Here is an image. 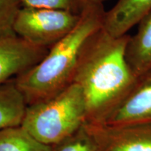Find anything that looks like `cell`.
Instances as JSON below:
<instances>
[{"mask_svg": "<svg viewBox=\"0 0 151 151\" xmlns=\"http://www.w3.org/2000/svg\"><path fill=\"white\" fill-rule=\"evenodd\" d=\"M83 92L72 83L49 99L27 105L20 125L37 140L54 146L86 122Z\"/></svg>", "mask_w": 151, "mask_h": 151, "instance_id": "3957f363", "label": "cell"}, {"mask_svg": "<svg viewBox=\"0 0 151 151\" xmlns=\"http://www.w3.org/2000/svg\"><path fill=\"white\" fill-rule=\"evenodd\" d=\"M27 106L14 79L0 85V129L20 125Z\"/></svg>", "mask_w": 151, "mask_h": 151, "instance_id": "30bf717a", "label": "cell"}, {"mask_svg": "<svg viewBox=\"0 0 151 151\" xmlns=\"http://www.w3.org/2000/svg\"><path fill=\"white\" fill-rule=\"evenodd\" d=\"M48 50L18 37L0 41V85L35 66L46 55Z\"/></svg>", "mask_w": 151, "mask_h": 151, "instance_id": "52a82bcc", "label": "cell"}, {"mask_svg": "<svg viewBox=\"0 0 151 151\" xmlns=\"http://www.w3.org/2000/svg\"><path fill=\"white\" fill-rule=\"evenodd\" d=\"M126 48L128 65L137 77L151 70V9L141 19Z\"/></svg>", "mask_w": 151, "mask_h": 151, "instance_id": "9c48e42d", "label": "cell"}, {"mask_svg": "<svg viewBox=\"0 0 151 151\" xmlns=\"http://www.w3.org/2000/svg\"><path fill=\"white\" fill-rule=\"evenodd\" d=\"M108 0H76L79 9L81 11L84 7L93 4H103L104 2Z\"/></svg>", "mask_w": 151, "mask_h": 151, "instance_id": "9a60e30c", "label": "cell"}, {"mask_svg": "<svg viewBox=\"0 0 151 151\" xmlns=\"http://www.w3.org/2000/svg\"><path fill=\"white\" fill-rule=\"evenodd\" d=\"M129 38L113 37L102 27L83 47L73 83L83 92L86 122L102 123L137 82L125 57Z\"/></svg>", "mask_w": 151, "mask_h": 151, "instance_id": "6da1fadb", "label": "cell"}, {"mask_svg": "<svg viewBox=\"0 0 151 151\" xmlns=\"http://www.w3.org/2000/svg\"><path fill=\"white\" fill-rule=\"evenodd\" d=\"M20 7L19 0H0V41L18 37L14 24Z\"/></svg>", "mask_w": 151, "mask_h": 151, "instance_id": "4fadbf2b", "label": "cell"}, {"mask_svg": "<svg viewBox=\"0 0 151 151\" xmlns=\"http://www.w3.org/2000/svg\"><path fill=\"white\" fill-rule=\"evenodd\" d=\"M0 151H52V146L37 140L18 125L0 129Z\"/></svg>", "mask_w": 151, "mask_h": 151, "instance_id": "8fae6325", "label": "cell"}, {"mask_svg": "<svg viewBox=\"0 0 151 151\" xmlns=\"http://www.w3.org/2000/svg\"><path fill=\"white\" fill-rule=\"evenodd\" d=\"M52 151H101L86 122L72 134L52 146Z\"/></svg>", "mask_w": 151, "mask_h": 151, "instance_id": "7c38bea8", "label": "cell"}, {"mask_svg": "<svg viewBox=\"0 0 151 151\" xmlns=\"http://www.w3.org/2000/svg\"><path fill=\"white\" fill-rule=\"evenodd\" d=\"M105 13L103 4L84 7L70 32L50 47L39 63L14 78L27 105L53 97L72 83L83 47L103 27Z\"/></svg>", "mask_w": 151, "mask_h": 151, "instance_id": "7a4b0ae2", "label": "cell"}, {"mask_svg": "<svg viewBox=\"0 0 151 151\" xmlns=\"http://www.w3.org/2000/svg\"><path fill=\"white\" fill-rule=\"evenodd\" d=\"M151 9V0H118L106 11L103 28L113 37L127 35Z\"/></svg>", "mask_w": 151, "mask_h": 151, "instance_id": "ba28073f", "label": "cell"}, {"mask_svg": "<svg viewBox=\"0 0 151 151\" xmlns=\"http://www.w3.org/2000/svg\"><path fill=\"white\" fill-rule=\"evenodd\" d=\"M101 124H151V70L138 77L129 93Z\"/></svg>", "mask_w": 151, "mask_h": 151, "instance_id": "5b68a950", "label": "cell"}, {"mask_svg": "<svg viewBox=\"0 0 151 151\" xmlns=\"http://www.w3.org/2000/svg\"><path fill=\"white\" fill-rule=\"evenodd\" d=\"M86 124L101 151H151V124Z\"/></svg>", "mask_w": 151, "mask_h": 151, "instance_id": "8992f818", "label": "cell"}, {"mask_svg": "<svg viewBox=\"0 0 151 151\" xmlns=\"http://www.w3.org/2000/svg\"><path fill=\"white\" fill-rule=\"evenodd\" d=\"M80 14L21 6L15 18L14 29L18 37L27 42L49 49L74 28Z\"/></svg>", "mask_w": 151, "mask_h": 151, "instance_id": "277c9868", "label": "cell"}, {"mask_svg": "<svg viewBox=\"0 0 151 151\" xmlns=\"http://www.w3.org/2000/svg\"><path fill=\"white\" fill-rule=\"evenodd\" d=\"M22 7L61 9L80 14L76 0H19Z\"/></svg>", "mask_w": 151, "mask_h": 151, "instance_id": "5bb4252c", "label": "cell"}]
</instances>
